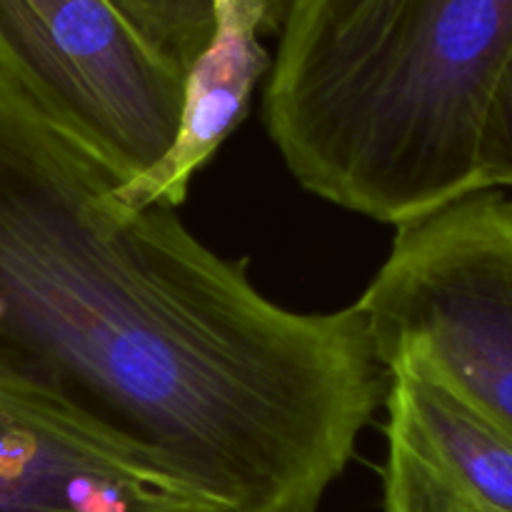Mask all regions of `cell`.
<instances>
[{
    "mask_svg": "<svg viewBox=\"0 0 512 512\" xmlns=\"http://www.w3.org/2000/svg\"><path fill=\"white\" fill-rule=\"evenodd\" d=\"M383 368V512H512V435L415 345Z\"/></svg>",
    "mask_w": 512,
    "mask_h": 512,
    "instance_id": "6",
    "label": "cell"
},
{
    "mask_svg": "<svg viewBox=\"0 0 512 512\" xmlns=\"http://www.w3.org/2000/svg\"><path fill=\"white\" fill-rule=\"evenodd\" d=\"M128 23L178 70L188 73L208 48L215 30L213 0H113ZM275 20H283L285 0H258Z\"/></svg>",
    "mask_w": 512,
    "mask_h": 512,
    "instance_id": "8",
    "label": "cell"
},
{
    "mask_svg": "<svg viewBox=\"0 0 512 512\" xmlns=\"http://www.w3.org/2000/svg\"><path fill=\"white\" fill-rule=\"evenodd\" d=\"M478 190H512V53L495 83L478 155Z\"/></svg>",
    "mask_w": 512,
    "mask_h": 512,
    "instance_id": "9",
    "label": "cell"
},
{
    "mask_svg": "<svg viewBox=\"0 0 512 512\" xmlns=\"http://www.w3.org/2000/svg\"><path fill=\"white\" fill-rule=\"evenodd\" d=\"M353 305L380 365L415 345L512 435V195L478 190L398 225Z\"/></svg>",
    "mask_w": 512,
    "mask_h": 512,
    "instance_id": "3",
    "label": "cell"
},
{
    "mask_svg": "<svg viewBox=\"0 0 512 512\" xmlns=\"http://www.w3.org/2000/svg\"><path fill=\"white\" fill-rule=\"evenodd\" d=\"M265 125L300 185L405 225L478 193L512 0H285Z\"/></svg>",
    "mask_w": 512,
    "mask_h": 512,
    "instance_id": "2",
    "label": "cell"
},
{
    "mask_svg": "<svg viewBox=\"0 0 512 512\" xmlns=\"http://www.w3.org/2000/svg\"><path fill=\"white\" fill-rule=\"evenodd\" d=\"M0 75L123 183L178 130L185 73L113 0H0Z\"/></svg>",
    "mask_w": 512,
    "mask_h": 512,
    "instance_id": "4",
    "label": "cell"
},
{
    "mask_svg": "<svg viewBox=\"0 0 512 512\" xmlns=\"http://www.w3.org/2000/svg\"><path fill=\"white\" fill-rule=\"evenodd\" d=\"M0 75V355L220 512H318L383 405L348 305L300 313Z\"/></svg>",
    "mask_w": 512,
    "mask_h": 512,
    "instance_id": "1",
    "label": "cell"
},
{
    "mask_svg": "<svg viewBox=\"0 0 512 512\" xmlns=\"http://www.w3.org/2000/svg\"><path fill=\"white\" fill-rule=\"evenodd\" d=\"M0 512H220L0 355Z\"/></svg>",
    "mask_w": 512,
    "mask_h": 512,
    "instance_id": "5",
    "label": "cell"
},
{
    "mask_svg": "<svg viewBox=\"0 0 512 512\" xmlns=\"http://www.w3.org/2000/svg\"><path fill=\"white\" fill-rule=\"evenodd\" d=\"M213 5V38L185 73L173 143L153 168L118 185V198L128 205L178 208L193 175L238 128L255 83L273 65L263 35L278 33V20L258 0H213Z\"/></svg>",
    "mask_w": 512,
    "mask_h": 512,
    "instance_id": "7",
    "label": "cell"
}]
</instances>
